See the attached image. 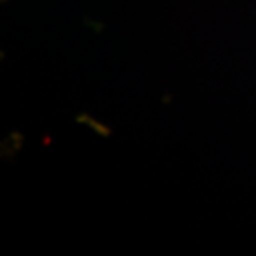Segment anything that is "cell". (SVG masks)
Segmentation results:
<instances>
[{"instance_id":"obj_1","label":"cell","mask_w":256,"mask_h":256,"mask_svg":"<svg viewBox=\"0 0 256 256\" xmlns=\"http://www.w3.org/2000/svg\"><path fill=\"white\" fill-rule=\"evenodd\" d=\"M4 2H5V0H4Z\"/></svg>"}]
</instances>
